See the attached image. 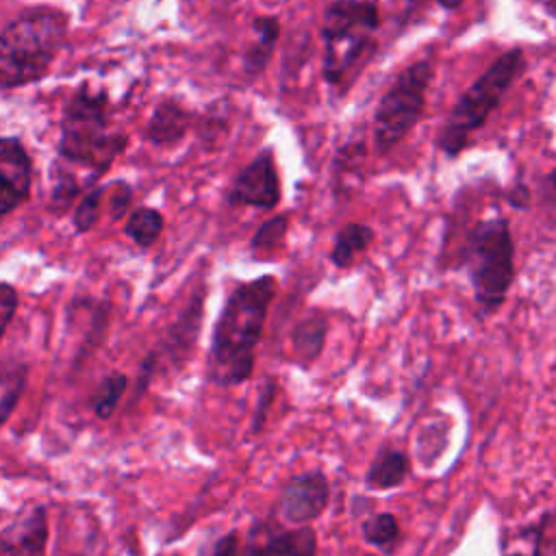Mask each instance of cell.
I'll return each mask as SVG.
<instances>
[{
	"mask_svg": "<svg viewBox=\"0 0 556 556\" xmlns=\"http://www.w3.org/2000/svg\"><path fill=\"white\" fill-rule=\"evenodd\" d=\"M278 280L263 274L237 285L217 317L208 350V378L219 387L243 384L256 363V345L263 337Z\"/></svg>",
	"mask_w": 556,
	"mask_h": 556,
	"instance_id": "obj_1",
	"label": "cell"
},
{
	"mask_svg": "<svg viewBox=\"0 0 556 556\" xmlns=\"http://www.w3.org/2000/svg\"><path fill=\"white\" fill-rule=\"evenodd\" d=\"M67 35V15L52 7L22 11L0 33V87H22L46 74Z\"/></svg>",
	"mask_w": 556,
	"mask_h": 556,
	"instance_id": "obj_2",
	"label": "cell"
},
{
	"mask_svg": "<svg viewBox=\"0 0 556 556\" xmlns=\"http://www.w3.org/2000/svg\"><path fill=\"white\" fill-rule=\"evenodd\" d=\"M460 265L473 291L480 319L495 315L515 280V241L510 222L502 215L473 224L467 232Z\"/></svg>",
	"mask_w": 556,
	"mask_h": 556,
	"instance_id": "obj_3",
	"label": "cell"
},
{
	"mask_svg": "<svg viewBox=\"0 0 556 556\" xmlns=\"http://www.w3.org/2000/svg\"><path fill=\"white\" fill-rule=\"evenodd\" d=\"M526 72V56L519 48L502 52L456 100L441 132L439 148L445 156H458L471 137L486 124L508 89Z\"/></svg>",
	"mask_w": 556,
	"mask_h": 556,
	"instance_id": "obj_4",
	"label": "cell"
},
{
	"mask_svg": "<svg viewBox=\"0 0 556 556\" xmlns=\"http://www.w3.org/2000/svg\"><path fill=\"white\" fill-rule=\"evenodd\" d=\"M61 156L89 172H104L124 150V135L111 126L106 96L78 89L65 106L61 126Z\"/></svg>",
	"mask_w": 556,
	"mask_h": 556,
	"instance_id": "obj_5",
	"label": "cell"
},
{
	"mask_svg": "<svg viewBox=\"0 0 556 556\" xmlns=\"http://www.w3.org/2000/svg\"><path fill=\"white\" fill-rule=\"evenodd\" d=\"M380 24V11L374 0H334L326 7L321 20V76L339 85L348 72L363 59L371 46V35Z\"/></svg>",
	"mask_w": 556,
	"mask_h": 556,
	"instance_id": "obj_6",
	"label": "cell"
},
{
	"mask_svg": "<svg viewBox=\"0 0 556 556\" xmlns=\"http://www.w3.org/2000/svg\"><path fill=\"white\" fill-rule=\"evenodd\" d=\"M432 76V61L419 59L408 63L387 87L374 111L371 139L376 154H389L417 126L426 109V96Z\"/></svg>",
	"mask_w": 556,
	"mask_h": 556,
	"instance_id": "obj_7",
	"label": "cell"
},
{
	"mask_svg": "<svg viewBox=\"0 0 556 556\" xmlns=\"http://www.w3.org/2000/svg\"><path fill=\"white\" fill-rule=\"evenodd\" d=\"M332 486L324 469H306L287 480L278 495L276 515L289 526H306L319 519L330 504Z\"/></svg>",
	"mask_w": 556,
	"mask_h": 556,
	"instance_id": "obj_8",
	"label": "cell"
},
{
	"mask_svg": "<svg viewBox=\"0 0 556 556\" xmlns=\"http://www.w3.org/2000/svg\"><path fill=\"white\" fill-rule=\"evenodd\" d=\"M241 556H317V532L311 523L285 528L276 515L256 519Z\"/></svg>",
	"mask_w": 556,
	"mask_h": 556,
	"instance_id": "obj_9",
	"label": "cell"
},
{
	"mask_svg": "<svg viewBox=\"0 0 556 556\" xmlns=\"http://www.w3.org/2000/svg\"><path fill=\"white\" fill-rule=\"evenodd\" d=\"M232 206H252L271 211L280 202V176L271 148L261 150L232 180L228 191Z\"/></svg>",
	"mask_w": 556,
	"mask_h": 556,
	"instance_id": "obj_10",
	"label": "cell"
},
{
	"mask_svg": "<svg viewBox=\"0 0 556 556\" xmlns=\"http://www.w3.org/2000/svg\"><path fill=\"white\" fill-rule=\"evenodd\" d=\"M30 191V159L15 137H0V217L20 206Z\"/></svg>",
	"mask_w": 556,
	"mask_h": 556,
	"instance_id": "obj_11",
	"label": "cell"
},
{
	"mask_svg": "<svg viewBox=\"0 0 556 556\" xmlns=\"http://www.w3.org/2000/svg\"><path fill=\"white\" fill-rule=\"evenodd\" d=\"M48 523L43 508H35L0 532V556H43Z\"/></svg>",
	"mask_w": 556,
	"mask_h": 556,
	"instance_id": "obj_12",
	"label": "cell"
},
{
	"mask_svg": "<svg viewBox=\"0 0 556 556\" xmlns=\"http://www.w3.org/2000/svg\"><path fill=\"white\" fill-rule=\"evenodd\" d=\"M328 330H330V321H328L326 313H321L317 308H311L293 324L289 339H291V350H293L295 363L300 367H311L319 361V356L326 348Z\"/></svg>",
	"mask_w": 556,
	"mask_h": 556,
	"instance_id": "obj_13",
	"label": "cell"
},
{
	"mask_svg": "<svg viewBox=\"0 0 556 556\" xmlns=\"http://www.w3.org/2000/svg\"><path fill=\"white\" fill-rule=\"evenodd\" d=\"M410 473V458L404 450L382 447L365 471V486L371 491H391L406 482Z\"/></svg>",
	"mask_w": 556,
	"mask_h": 556,
	"instance_id": "obj_14",
	"label": "cell"
},
{
	"mask_svg": "<svg viewBox=\"0 0 556 556\" xmlns=\"http://www.w3.org/2000/svg\"><path fill=\"white\" fill-rule=\"evenodd\" d=\"M374 239H376V232L371 226H367L363 222H348L334 235V241L330 248V263L337 269L352 267L354 258L361 252H365Z\"/></svg>",
	"mask_w": 556,
	"mask_h": 556,
	"instance_id": "obj_15",
	"label": "cell"
},
{
	"mask_svg": "<svg viewBox=\"0 0 556 556\" xmlns=\"http://www.w3.org/2000/svg\"><path fill=\"white\" fill-rule=\"evenodd\" d=\"M252 30H254L256 39L250 46V50L245 52L243 65L250 76H256L267 67V63L274 54V48L280 37V20L276 15H258L252 22Z\"/></svg>",
	"mask_w": 556,
	"mask_h": 556,
	"instance_id": "obj_16",
	"label": "cell"
},
{
	"mask_svg": "<svg viewBox=\"0 0 556 556\" xmlns=\"http://www.w3.org/2000/svg\"><path fill=\"white\" fill-rule=\"evenodd\" d=\"M361 534L369 547L391 554L402 539V526L393 513L380 510V513H371L369 517L363 519Z\"/></svg>",
	"mask_w": 556,
	"mask_h": 556,
	"instance_id": "obj_17",
	"label": "cell"
},
{
	"mask_svg": "<svg viewBox=\"0 0 556 556\" xmlns=\"http://www.w3.org/2000/svg\"><path fill=\"white\" fill-rule=\"evenodd\" d=\"M185 128H187L185 111L178 104L167 102L154 113L150 122V137L156 143H165V141L178 139L185 132Z\"/></svg>",
	"mask_w": 556,
	"mask_h": 556,
	"instance_id": "obj_18",
	"label": "cell"
},
{
	"mask_svg": "<svg viewBox=\"0 0 556 556\" xmlns=\"http://www.w3.org/2000/svg\"><path fill=\"white\" fill-rule=\"evenodd\" d=\"M161 230H163V217L154 208L135 211L126 224V235L141 248L152 245L159 239Z\"/></svg>",
	"mask_w": 556,
	"mask_h": 556,
	"instance_id": "obj_19",
	"label": "cell"
},
{
	"mask_svg": "<svg viewBox=\"0 0 556 556\" xmlns=\"http://www.w3.org/2000/svg\"><path fill=\"white\" fill-rule=\"evenodd\" d=\"M24 389V367L7 363L0 367V424L13 413Z\"/></svg>",
	"mask_w": 556,
	"mask_h": 556,
	"instance_id": "obj_20",
	"label": "cell"
},
{
	"mask_svg": "<svg viewBox=\"0 0 556 556\" xmlns=\"http://www.w3.org/2000/svg\"><path fill=\"white\" fill-rule=\"evenodd\" d=\"M287 230H289V215L287 213H278L269 219H265L256 232L252 235V241H250V248L254 252H274L282 245L285 237H287Z\"/></svg>",
	"mask_w": 556,
	"mask_h": 556,
	"instance_id": "obj_21",
	"label": "cell"
},
{
	"mask_svg": "<svg viewBox=\"0 0 556 556\" xmlns=\"http://www.w3.org/2000/svg\"><path fill=\"white\" fill-rule=\"evenodd\" d=\"M278 395V382L276 378H265L261 391H258V397H256V404H254V410H252V421H250V430L252 434H258L263 428H265V421H267V415L271 410V404Z\"/></svg>",
	"mask_w": 556,
	"mask_h": 556,
	"instance_id": "obj_22",
	"label": "cell"
},
{
	"mask_svg": "<svg viewBox=\"0 0 556 556\" xmlns=\"http://www.w3.org/2000/svg\"><path fill=\"white\" fill-rule=\"evenodd\" d=\"M124 387H126V378L115 374V376H109L98 393V400H96V413L100 417H109L113 413V408L117 406L122 393H124Z\"/></svg>",
	"mask_w": 556,
	"mask_h": 556,
	"instance_id": "obj_23",
	"label": "cell"
},
{
	"mask_svg": "<svg viewBox=\"0 0 556 556\" xmlns=\"http://www.w3.org/2000/svg\"><path fill=\"white\" fill-rule=\"evenodd\" d=\"M100 191H91L83 202H80V206H78V211H76V228L78 230H87V228H91L93 224H96V219H98V215H100Z\"/></svg>",
	"mask_w": 556,
	"mask_h": 556,
	"instance_id": "obj_24",
	"label": "cell"
},
{
	"mask_svg": "<svg viewBox=\"0 0 556 556\" xmlns=\"http://www.w3.org/2000/svg\"><path fill=\"white\" fill-rule=\"evenodd\" d=\"M15 306H17V295H15L13 287L7 282H0V337L4 334L9 321L15 313Z\"/></svg>",
	"mask_w": 556,
	"mask_h": 556,
	"instance_id": "obj_25",
	"label": "cell"
},
{
	"mask_svg": "<svg viewBox=\"0 0 556 556\" xmlns=\"http://www.w3.org/2000/svg\"><path fill=\"white\" fill-rule=\"evenodd\" d=\"M539 193H541V202L547 206V211L556 217V167L549 169L543 180H541V187H539Z\"/></svg>",
	"mask_w": 556,
	"mask_h": 556,
	"instance_id": "obj_26",
	"label": "cell"
},
{
	"mask_svg": "<svg viewBox=\"0 0 556 556\" xmlns=\"http://www.w3.org/2000/svg\"><path fill=\"white\" fill-rule=\"evenodd\" d=\"M506 200H508V204H510L513 208L526 211V208L530 206V189H528L523 182H517V185H513V189L508 191Z\"/></svg>",
	"mask_w": 556,
	"mask_h": 556,
	"instance_id": "obj_27",
	"label": "cell"
},
{
	"mask_svg": "<svg viewBox=\"0 0 556 556\" xmlns=\"http://www.w3.org/2000/svg\"><path fill=\"white\" fill-rule=\"evenodd\" d=\"M213 556H239V536L237 532H228L215 543Z\"/></svg>",
	"mask_w": 556,
	"mask_h": 556,
	"instance_id": "obj_28",
	"label": "cell"
},
{
	"mask_svg": "<svg viewBox=\"0 0 556 556\" xmlns=\"http://www.w3.org/2000/svg\"><path fill=\"white\" fill-rule=\"evenodd\" d=\"M463 2H465V0H437V4H439L441 9H445V11H456V9H460Z\"/></svg>",
	"mask_w": 556,
	"mask_h": 556,
	"instance_id": "obj_29",
	"label": "cell"
},
{
	"mask_svg": "<svg viewBox=\"0 0 556 556\" xmlns=\"http://www.w3.org/2000/svg\"><path fill=\"white\" fill-rule=\"evenodd\" d=\"M365 504H371V500H367V497H354V500H352V513H354V515H361Z\"/></svg>",
	"mask_w": 556,
	"mask_h": 556,
	"instance_id": "obj_30",
	"label": "cell"
},
{
	"mask_svg": "<svg viewBox=\"0 0 556 556\" xmlns=\"http://www.w3.org/2000/svg\"><path fill=\"white\" fill-rule=\"evenodd\" d=\"M504 556H526L523 552H510V554H504Z\"/></svg>",
	"mask_w": 556,
	"mask_h": 556,
	"instance_id": "obj_31",
	"label": "cell"
},
{
	"mask_svg": "<svg viewBox=\"0 0 556 556\" xmlns=\"http://www.w3.org/2000/svg\"><path fill=\"white\" fill-rule=\"evenodd\" d=\"M361 556H378V554H369V552H367V554H361Z\"/></svg>",
	"mask_w": 556,
	"mask_h": 556,
	"instance_id": "obj_32",
	"label": "cell"
}]
</instances>
